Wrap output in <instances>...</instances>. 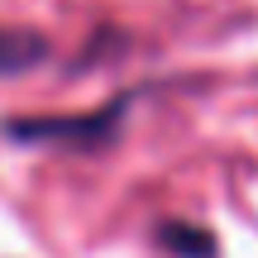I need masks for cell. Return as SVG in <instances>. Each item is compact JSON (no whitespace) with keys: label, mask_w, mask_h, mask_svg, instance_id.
<instances>
[{"label":"cell","mask_w":258,"mask_h":258,"mask_svg":"<svg viewBox=\"0 0 258 258\" xmlns=\"http://www.w3.org/2000/svg\"><path fill=\"white\" fill-rule=\"evenodd\" d=\"M124 105L129 101H115L105 110H91V115H38V120H10L5 134L10 139H24V144H72V148H96V144H110L120 134V120H124Z\"/></svg>","instance_id":"cell-1"},{"label":"cell","mask_w":258,"mask_h":258,"mask_svg":"<svg viewBox=\"0 0 258 258\" xmlns=\"http://www.w3.org/2000/svg\"><path fill=\"white\" fill-rule=\"evenodd\" d=\"M158 244L177 258H215V234L191 220H163L158 225Z\"/></svg>","instance_id":"cell-2"},{"label":"cell","mask_w":258,"mask_h":258,"mask_svg":"<svg viewBox=\"0 0 258 258\" xmlns=\"http://www.w3.org/2000/svg\"><path fill=\"white\" fill-rule=\"evenodd\" d=\"M48 43L29 29H0V72H24V67L43 62Z\"/></svg>","instance_id":"cell-3"}]
</instances>
